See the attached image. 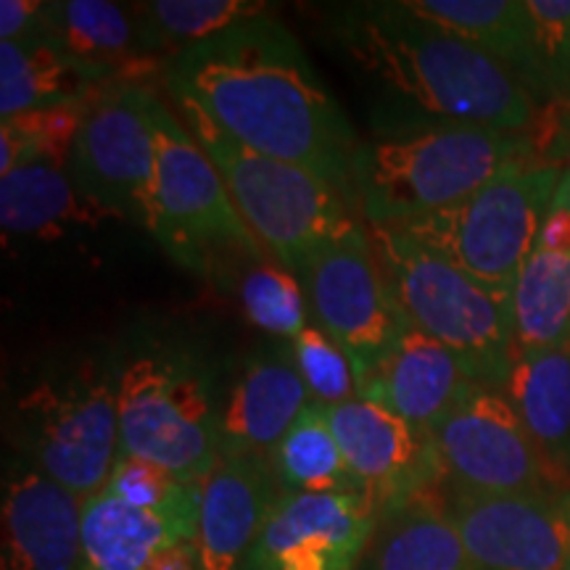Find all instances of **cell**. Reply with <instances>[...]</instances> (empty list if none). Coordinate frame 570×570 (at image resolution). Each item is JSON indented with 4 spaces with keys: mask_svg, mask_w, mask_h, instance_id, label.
Returning a JSON list of instances; mask_svg holds the SVG:
<instances>
[{
    "mask_svg": "<svg viewBox=\"0 0 570 570\" xmlns=\"http://www.w3.org/2000/svg\"><path fill=\"white\" fill-rule=\"evenodd\" d=\"M161 77L169 104L204 114L254 151L309 169L356 209L352 164L362 138L275 17L246 19L183 48L164 61Z\"/></svg>",
    "mask_w": 570,
    "mask_h": 570,
    "instance_id": "6da1fadb",
    "label": "cell"
},
{
    "mask_svg": "<svg viewBox=\"0 0 570 570\" xmlns=\"http://www.w3.org/2000/svg\"><path fill=\"white\" fill-rule=\"evenodd\" d=\"M325 32L389 101L377 127L460 122L525 132L537 122V101L508 67L404 0L346 6L331 13Z\"/></svg>",
    "mask_w": 570,
    "mask_h": 570,
    "instance_id": "7a4b0ae2",
    "label": "cell"
},
{
    "mask_svg": "<svg viewBox=\"0 0 570 570\" xmlns=\"http://www.w3.org/2000/svg\"><path fill=\"white\" fill-rule=\"evenodd\" d=\"M117 407L125 458L154 462L190 487L219 462V370L198 341L156 327L119 341Z\"/></svg>",
    "mask_w": 570,
    "mask_h": 570,
    "instance_id": "3957f363",
    "label": "cell"
},
{
    "mask_svg": "<svg viewBox=\"0 0 570 570\" xmlns=\"http://www.w3.org/2000/svg\"><path fill=\"white\" fill-rule=\"evenodd\" d=\"M531 138L460 122L377 127L356 146L352 180L370 227H399L465 202L483 185L531 167Z\"/></svg>",
    "mask_w": 570,
    "mask_h": 570,
    "instance_id": "277c9868",
    "label": "cell"
},
{
    "mask_svg": "<svg viewBox=\"0 0 570 570\" xmlns=\"http://www.w3.org/2000/svg\"><path fill=\"white\" fill-rule=\"evenodd\" d=\"M11 444L21 460L75 494H98L122 458L117 346L42 370L13 402Z\"/></svg>",
    "mask_w": 570,
    "mask_h": 570,
    "instance_id": "5b68a950",
    "label": "cell"
},
{
    "mask_svg": "<svg viewBox=\"0 0 570 570\" xmlns=\"http://www.w3.org/2000/svg\"><path fill=\"white\" fill-rule=\"evenodd\" d=\"M370 240L407 323L458 354L479 386L508 389L512 291L479 281L396 227H370Z\"/></svg>",
    "mask_w": 570,
    "mask_h": 570,
    "instance_id": "8992f818",
    "label": "cell"
},
{
    "mask_svg": "<svg viewBox=\"0 0 570 570\" xmlns=\"http://www.w3.org/2000/svg\"><path fill=\"white\" fill-rule=\"evenodd\" d=\"M140 101L154 140V214L146 230L156 244L194 275L240 259L265 262V248L235 209L223 175L175 106L151 85H142Z\"/></svg>",
    "mask_w": 570,
    "mask_h": 570,
    "instance_id": "52a82bcc",
    "label": "cell"
},
{
    "mask_svg": "<svg viewBox=\"0 0 570 570\" xmlns=\"http://www.w3.org/2000/svg\"><path fill=\"white\" fill-rule=\"evenodd\" d=\"M175 109L219 169L248 230L288 273L296 275L320 246L360 225V212L323 177L254 151L214 127L204 114L185 106Z\"/></svg>",
    "mask_w": 570,
    "mask_h": 570,
    "instance_id": "ba28073f",
    "label": "cell"
},
{
    "mask_svg": "<svg viewBox=\"0 0 570 570\" xmlns=\"http://www.w3.org/2000/svg\"><path fill=\"white\" fill-rule=\"evenodd\" d=\"M566 169L531 164L499 175L465 202L399 225L420 246L454 262L479 281L512 291L533 254Z\"/></svg>",
    "mask_w": 570,
    "mask_h": 570,
    "instance_id": "9c48e42d",
    "label": "cell"
},
{
    "mask_svg": "<svg viewBox=\"0 0 570 570\" xmlns=\"http://www.w3.org/2000/svg\"><path fill=\"white\" fill-rule=\"evenodd\" d=\"M296 277L302 281L312 323L344 348L356 377V396H362L410 327L367 227L360 223L327 240Z\"/></svg>",
    "mask_w": 570,
    "mask_h": 570,
    "instance_id": "30bf717a",
    "label": "cell"
},
{
    "mask_svg": "<svg viewBox=\"0 0 570 570\" xmlns=\"http://www.w3.org/2000/svg\"><path fill=\"white\" fill-rule=\"evenodd\" d=\"M431 439L452 494H529L554 487L504 391L479 386L462 399Z\"/></svg>",
    "mask_w": 570,
    "mask_h": 570,
    "instance_id": "8fae6325",
    "label": "cell"
},
{
    "mask_svg": "<svg viewBox=\"0 0 570 570\" xmlns=\"http://www.w3.org/2000/svg\"><path fill=\"white\" fill-rule=\"evenodd\" d=\"M140 82H114L96 98L67 164L85 202L148 227L154 214V140L142 117Z\"/></svg>",
    "mask_w": 570,
    "mask_h": 570,
    "instance_id": "7c38bea8",
    "label": "cell"
},
{
    "mask_svg": "<svg viewBox=\"0 0 570 570\" xmlns=\"http://www.w3.org/2000/svg\"><path fill=\"white\" fill-rule=\"evenodd\" d=\"M475 570H570V491L449 494Z\"/></svg>",
    "mask_w": 570,
    "mask_h": 570,
    "instance_id": "4fadbf2b",
    "label": "cell"
},
{
    "mask_svg": "<svg viewBox=\"0 0 570 570\" xmlns=\"http://www.w3.org/2000/svg\"><path fill=\"white\" fill-rule=\"evenodd\" d=\"M377 520L381 508L367 491L283 494L244 570H356Z\"/></svg>",
    "mask_w": 570,
    "mask_h": 570,
    "instance_id": "5bb4252c",
    "label": "cell"
},
{
    "mask_svg": "<svg viewBox=\"0 0 570 570\" xmlns=\"http://www.w3.org/2000/svg\"><path fill=\"white\" fill-rule=\"evenodd\" d=\"M327 410L344 460L381 512L444 483L433 439L375 399L356 396Z\"/></svg>",
    "mask_w": 570,
    "mask_h": 570,
    "instance_id": "9a60e30c",
    "label": "cell"
},
{
    "mask_svg": "<svg viewBox=\"0 0 570 570\" xmlns=\"http://www.w3.org/2000/svg\"><path fill=\"white\" fill-rule=\"evenodd\" d=\"M3 570H82L85 499L19 454L3 470Z\"/></svg>",
    "mask_w": 570,
    "mask_h": 570,
    "instance_id": "2e32d148",
    "label": "cell"
},
{
    "mask_svg": "<svg viewBox=\"0 0 570 570\" xmlns=\"http://www.w3.org/2000/svg\"><path fill=\"white\" fill-rule=\"evenodd\" d=\"M312 404L294 348H259L223 391L219 458H269Z\"/></svg>",
    "mask_w": 570,
    "mask_h": 570,
    "instance_id": "e0dca14e",
    "label": "cell"
},
{
    "mask_svg": "<svg viewBox=\"0 0 570 570\" xmlns=\"http://www.w3.org/2000/svg\"><path fill=\"white\" fill-rule=\"evenodd\" d=\"M285 491L269 458H219L198 483L196 550L204 570H240Z\"/></svg>",
    "mask_w": 570,
    "mask_h": 570,
    "instance_id": "ac0fdd59",
    "label": "cell"
},
{
    "mask_svg": "<svg viewBox=\"0 0 570 570\" xmlns=\"http://www.w3.org/2000/svg\"><path fill=\"white\" fill-rule=\"evenodd\" d=\"M198 487L175 502L142 508L101 489L85 499L82 570H146L156 554L196 541Z\"/></svg>",
    "mask_w": 570,
    "mask_h": 570,
    "instance_id": "d6986e66",
    "label": "cell"
},
{
    "mask_svg": "<svg viewBox=\"0 0 570 570\" xmlns=\"http://www.w3.org/2000/svg\"><path fill=\"white\" fill-rule=\"evenodd\" d=\"M475 389L479 381L458 354L410 325L362 399L386 404L423 436H433V431Z\"/></svg>",
    "mask_w": 570,
    "mask_h": 570,
    "instance_id": "ffe728a7",
    "label": "cell"
},
{
    "mask_svg": "<svg viewBox=\"0 0 570 570\" xmlns=\"http://www.w3.org/2000/svg\"><path fill=\"white\" fill-rule=\"evenodd\" d=\"M38 40H51L69 56L101 69L114 82L140 75L154 59L135 6L109 0H56L46 3V21Z\"/></svg>",
    "mask_w": 570,
    "mask_h": 570,
    "instance_id": "44dd1931",
    "label": "cell"
},
{
    "mask_svg": "<svg viewBox=\"0 0 570 570\" xmlns=\"http://www.w3.org/2000/svg\"><path fill=\"white\" fill-rule=\"evenodd\" d=\"M417 17L458 35L508 67L533 101H544L529 0H404Z\"/></svg>",
    "mask_w": 570,
    "mask_h": 570,
    "instance_id": "7402d4cb",
    "label": "cell"
},
{
    "mask_svg": "<svg viewBox=\"0 0 570 570\" xmlns=\"http://www.w3.org/2000/svg\"><path fill=\"white\" fill-rule=\"evenodd\" d=\"M362 570H475L439 489L381 512Z\"/></svg>",
    "mask_w": 570,
    "mask_h": 570,
    "instance_id": "603a6c76",
    "label": "cell"
},
{
    "mask_svg": "<svg viewBox=\"0 0 570 570\" xmlns=\"http://www.w3.org/2000/svg\"><path fill=\"white\" fill-rule=\"evenodd\" d=\"M106 85H114L109 75L75 59L51 40L0 42V117L3 119L85 101Z\"/></svg>",
    "mask_w": 570,
    "mask_h": 570,
    "instance_id": "cb8c5ba5",
    "label": "cell"
},
{
    "mask_svg": "<svg viewBox=\"0 0 570 570\" xmlns=\"http://www.w3.org/2000/svg\"><path fill=\"white\" fill-rule=\"evenodd\" d=\"M504 394L515 404L554 487H562L570 475V344L515 354Z\"/></svg>",
    "mask_w": 570,
    "mask_h": 570,
    "instance_id": "d4e9b609",
    "label": "cell"
},
{
    "mask_svg": "<svg viewBox=\"0 0 570 570\" xmlns=\"http://www.w3.org/2000/svg\"><path fill=\"white\" fill-rule=\"evenodd\" d=\"M109 214L85 202L69 173L48 161H30L0 175V225L19 238H59L71 227L98 225Z\"/></svg>",
    "mask_w": 570,
    "mask_h": 570,
    "instance_id": "484cf974",
    "label": "cell"
},
{
    "mask_svg": "<svg viewBox=\"0 0 570 570\" xmlns=\"http://www.w3.org/2000/svg\"><path fill=\"white\" fill-rule=\"evenodd\" d=\"M515 354L570 344V254L533 248L512 285Z\"/></svg>",
    "mask_w": 570,
    "mask_h": 570,
    "instance_id": "4316f807",
    "label": "cell"
},
{
    "mask_svg": "<svg viewBox=\"0 0 570 570\" xmlns=\"http://www.w3.org/2000/svg\"><path fill=\"white\" fill-rule=\"evenodd\" d=\"M277 483L285 494H338L365 491L344 460L336 433L327 423L325 404L312 399L281 444L269 454Z\"/></svg>",
    "mask_w": 570,
    "mask_h": 570,
    "instance_id": "83f0119b",
    "label": "cell"
},
{
    "mask_svg": "<svg viewBox=\"0 0 570 570\" xmlns=\"http://www.w3.org/2000/svg\"><path fill=\"white\" fill-rule=\"evenodd\" d=\"M154 53L175 56L240 21L265 17L259 0H154L135 6Z\"/></svg>",
    "mask_w": 570,
    "mask_h": 570,
    "instance_id": "f1b7e54d",
    "label": "cell"
},
{
    "mask_svg": "<svg viewBox=\"0 0 570 570\" xmlns=\"http://www.w3.org/2000/svg\"><path fill=\"white\" fill-rule=\"evenodd\" d=\"M104 90L92 92L85 101L3 119L0 125V175H9L11 169L30 161H48L53 167L67 169L85 117Z\"/></svg>",
    "mask_w": 570,
    "mask_h": 570,
    "instance_id": "f546056e",
    "label": "cell"
},
{
    "mask_svg": "<svg viewBox=\"0 0 570 570\" xmlns=\"http://www.w3.org/2000/svg\"><path fill=\"white\" fill-rule=\"evenodd\" d=\"M240 304L248 323L281 341H294L309 325L302 281L294 273L269 262H254L240 275Z\"/></svg>",
    "mask_w": 570,
    "mask_h": 570,
    "instance_id": "4dcf8cb0",
    "label": "cell"
},
{
    "mask_svg": "<svg viewBox=\"0 0 570 570\" xmlns=\"http://www.w3.org/2000/svg\"><path fill=\"white\" fill-rule=\"evenodd\" d=\"M291 348H294L298 373H302L315 402L325 404V407H336V404L356 399L352 362L323 327L309 323L291 341Z\"/></svg>",
    "mask_w": 570,
    "mask_h": 570,
    "instance_id": "1f68e13d",
    "label": "cell"
},
{
    "mask_svg": "<svg viewBox=\"0 0 570 570\" xmlns=\"http://www.w3.org/2000/svg\"><path fill=\"white\" fill-rule=\"evenodd\" d=\"M544 104H570V0H529Z\"/></svg>",
    "mask_w": 570,
    "mask_h": 570,
    "instance_id": "d6a6232c",
    "label": "cell"
},
{
    "mask_svg": "<svg viewBox=\"0 0 570 570\" xmlns=\"http://www.w3.org/2000/svg\"><path fill=\"white\" fill-rule=\"evenodd\" d=\"M106 491L114 497L125 499V502L142 504V508H161V504L175 502L190 489V483H180L175 475L148 460L138 458H119L114 465L109 481H106Z\"/></svg>",
    "mask_w": 570,
    "mask_h": 570,
    "instance_id": "836d02e7",
    "label": "cell"
},
{
    "mask_svg": "<svg viewBox=\"0 0 570 570\" xmlns=\"http://www.w3.org/2000/svg\"><path fill=\"white\" fill-rule=\"evenodd\" d=\"M46 21L42 0H3L0 3V42L38 40Z\"/></svg>",
    "mask_w": 570,
    "mask_h": 570,
    "instance_id": "e575fe53",
    "label": "cell"
},
{
    "mask_svg": "<svg viewBox=\"0 0 570 570\" xmlns=\"http://www.w3.org/2000/svg\"><path fill=\"white\" fill-rule=\"evenodd\" d=\"M537 246L547 248V252L570 254V209L552 206L544 223H541Z\"/></svg>",
    "mask_w": 570,
    "mask_h": 570,
    "instance_id": "d590c367",
    "label": "cell"
},
{
    "mask_svg": "<svg viewBox=\"0 0 570 570\" xmlns=\"http://www.w3.org/2000/svg\"><path fill=\"white\" fill-rule=\"evenodd\" d=\"M146 570H204L202 558H198L196 541H180V544L169 547L161 554H156L151 566Z\"/></svg>",
    "mask_w": 570,
    "mask_h": 570,
    "instance_id": "8d00e7d4",
    "label": "cell"
},
{
    "mask_svg": "<svg viewBox=\"0 0 570 570\" xmlns=\"http://www.w3.org/2000/svg\"><path fill=\"white\" fill-rule=\"evenodd\" d=\"M552 206H562V209H570V169H566V173H562L558 196H554V204Z\"/></svg>",
    "mask_w": 570,
    "mask_h": 570,
    "instance_id": "74e56055",
    "label": "cell"
}]
</instances>
